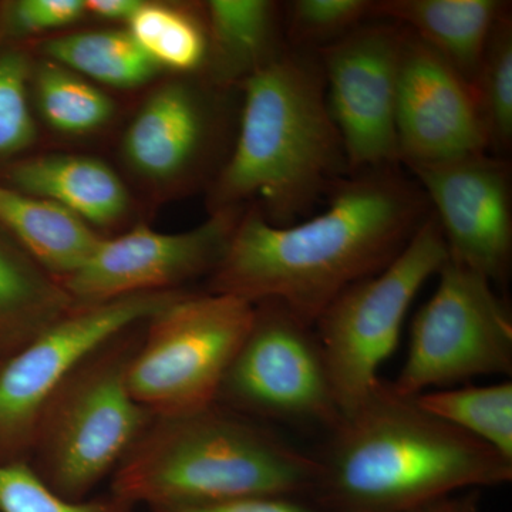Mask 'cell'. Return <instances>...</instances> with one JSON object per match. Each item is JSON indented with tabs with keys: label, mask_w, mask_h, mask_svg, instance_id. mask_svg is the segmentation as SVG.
<instances>
[{
	"label": "cell",
	"mask_w": 512,
	"mask_h": 512,
	"mask_svg": "<svg viewBox=\"0 0 512 512\" xmlns=\"http://www.w3.org/2000/svg\"><path fill=\"white\" fill-rule=\"evenodd\" d=\"M448 258L431 212L386 268L350 285L320 313L313 329L342 414L382 379L380 366L397 348L413 299Z\"/></svg>",
	"instance_id": "8992f818"
},
{
	"label": "cell",
	"mask_w": 512,
	"mask_h": 512,
	"mask_svg": "<svg viewBox=\"0 0 512 512\" xmlns=\"http://www.w3.org/2000/svg\"><path fill=\"white\" fill-rule=\"evenodd\" d=\"M0 181L25 194L56 202L92 227H107L127 214L130 195L113 168L86 156L18 158Z\"/></svg>",
	"instance_id": "2e32d148"
},
{
	"label": "cell",
	"mask_w": 512,
	"mask_h": 512,
	"mask_svg": "<svg viewBox=\"0 0 512 512\" xmlns=\"http://www.w3.org/2000/svg\"><path fill=\"white\" fill-rule=\"evenodd\" d=\"M128 33L158 67L177 73L205 69L208 32L202 18L177 6L143 2L128 22Z\"/></svg>",
	"instance_id": "cb8c5ba5"
},
{
	"label": "cell",
	"mask_w": 512,
	"mask_h": 512,
	"mask_svg": "<svg viewBox=\"0 0 512 512\" xmlns=\"http://www.w3.org/2000/svg\"><path fill=\"white\" fill-rule=\"evenodd\" d=\"M244 212V208L212 212L200 227L178 234L138 225L120 237L103 238L90 258L60 285L74 305L178 291L185 282L215 271Z\"/></svg>",
	"instance_id": "7c38bea8"
},
{
	"label": "cell",
	"mask_w": 512,
	"mask_h": 512,
	"mask_svg": "<svg viewBox=\"0 0 512 512\" xmlns=\"http://www.w3.org/2000/svg\"><path fill=\"white\" fill-rule=\"evenodd\" d=\"M403 33L396 23L369 20L316 52L350 173L400 165L396 101Z\"/></svg>",
	"instance_id": "8fae6325"
},
{
	"label": "cell",
	"mask_w": 512,
	"mask_h": 512,
	"mask_svg": "<svg viewBox=\"0 0 512 512\" xmlns=\"http://www.w3.org/2000/svg\"><path fill=\"white\" fill-rule=\"evenodd\" d=\"M510 12L500 0H375L373 19L410 30L473 83L498 20Z\"/></svg>",
	"instance_id": "e0dca14e"
},
{
	"label": "cell",
	"mask_w": 512,
	"mask_h": 512,
	"mask_svg": "<svg viewBox=\"0 0 512 512\" xmlns=\"http://www.w3.org/2000/svg\"><path fill=\"white\" fill-rule=\"evenodd\" d=\"M416 402L468 436L512 461V383L448 387L420 394Z\"/></svg>",
	"instance_id": "7402d4cb"
},
{
	"label": "cell",
	"mask_w": 512,
	"mask_h": 512,
	"mask_svg": "<svg viewBox=\"0 0 512 512\" xmlns=\"http://www.w3.org/2000/svg\"><path fill=\"white\" fill-rule=\"evenodd\" d=\"M33 64L13 43H0V165H8L35 144L30 104Z\"/></svg>",
	"instance_id": "484cf974"
},
{
	"label": "cell",
	"mask_w": 512,
	"mask_h": 512,
	"mask_svg": "<svg viewBox=\"0 0 512 512\" xmlns=\"http://www.w3.org/2000/svg\"><path fill=\"white\" fill-rule=\"evenodd\" d=\"M396 131L399 164L407 168L490 151L473 86L407 29L400 55Z\"/></svg>",
	"instance_id": "5bb4252c"
},
{
	"label": "cell",
	"mask_w": 512,
	"mask_h": 512,
	"mask_svg": "<svg viewBox=\"0 0 512 512\" xmlns=\"http://www.w3.org/2000/svg\"><path fill=\"white\" fill-rule=\"evenodd\" d=\"M375 0H292L282 6L286 45L319 52L373 20Z\"/></svg>",
	"instance_id": "4316f807"
},
{
	"label": "cell",
	"mask_w": 512,
	"mask_h": 512,
	"mask_svg": "<svg viewBox=\"0 0 512 512\" xmlns=\"http://www.w3.org/2000/svg\"><path fill=\"white\" fill-rule=\"evenodd\" d=\"M439 285L414 316L392 386L404 396L512 375V313L485 276L448 258Z\"/></svg>",
	"instance_id": "ba28073f"
},
{
	"label": "cell",
	"mask_w": 512,
	"mask_h": 512,
	"mask_svg": "<svg viewBox=\"0 0 512 512\" xmlns=\"http://www.w3.org/2000/svg\"><path fill=\"white\" fill-rule=\"evenodd\" d=\"M215 403L259 423L326 433L342 417L315 329L275 301L255 303Z\"/></svg>",
	"instance_id": "9c48e42d"
},
{
	"label": "cell",
	"mask_w": 512,
	"mask_h": 512,
	"mask_svg": "<svg viewBox=\"0 0 512 512\" xmlns=\"http://www.w3.org/2000/svg\"><path fill=\"white\" fill-rule=\"evenodd\" d=\"M43 55L90 82L117 89L141 86L160 70L128 30H94L56 37L45 43Z\"/></svg>",
	"instance_id": "44dd1931"
},
{
	"label": "cell",
	"mask_w": 512,
	"mask_h": 512,
	"mask_svg": "<svg viewBox=\"0 0 512 512\" xmlns=\"http://www.w3.org/2000/svg\"><path fill=\"white\" fill-rule=\"evenodd\" d=\"M185 291L137 293L76 305L0 365V464L28 463L46 403L80 362L111 336L146 322Z\"/></svg>",
	"instance_id": "30bf717a"
},
{
	"label": "cell",
	"mask_w": 512,
	"mask_h": 512,
	"mask_svg": "<svg viewBox=\"0 0 512 512\" xmlns=\"http://www.w3.org/2000/svg\"><path fill=\"white\" fill-rule=\"evenodd\" d=\"M488 148L505 158L512 146V19L507 12L491 33L473 83Z\"/></svg>",
	"instance_id": "d4e9b609"
},
{
	"label": "cell",
	"mask_w": 512,
	"mask_h": 512,
	"mask_svg": "<svg viewBox=\"0 0 512 512\" xmlns=\"http://www.w3.org/2000/svg\"><path fill=\"white\" fill-rule=\"evenodd\" d=\"M208 82L231 89L286 47L284 12L271 0H210L205 5Z\"/></svg>",
	"instance_id": "ac0fdd59"
},
{
	"label": "cell",
	"mask_w": 512,
	"mask_h": 512,
	"mask_svg": "<svg viewBox=\"0 0 512 512\" xmlns=\"http://www.w3.org/2000/svg\"><path fill=\"white\" fill-rule=\"evenodd\" d=\"M0 228L59 282L76 272L103 239L56 202L25 194L2 181Z\"/></svg>",
	"instance_id": "d6986e66"
},
{
	"label": "cell",
	"mask_w": 512,
	"mask_h": 512,
	"mask_svg": "<svg viewBox=\"0 0 512 512\" xmlns=\"http://www.w3.org/2000/svg\"><path fill=\"white\" fill-rule=\"evenodd\" d=\"M74 306L60 282L0 228V340L10 356Z\"/></svg>",
	"instance_id": "ffe728a7"
},
{
	"label": "cell",
	"mask_w": 512,
	"mask_h": 512,
	"mask_svg": "<svg viewBox=\"0 0 512 512\" xmlns=\"http://www.w3.org/2000/svg\"><path fill=\"white\" fill-rule=\"evenodd\" d=\"M439 222L451 261L493 284L512 261L510 163L488 153L409 168Z\"/></svg>",
	"instance_id": "4fadbf2b"
},
{
	"label": "cell",
	"mask_w": 512,
	"mask_h": 512,
	"mask_svg": "<svg viewBox=\"0 0 512 512\" xmlns=\"http://www.w3.org/2000/svg\"><path fill=\"white\" fill-rule=\"evenodd\" d=\"M30 86L43 119L59 133H93L113 116V101L103 90L53 60L33 66Z\"/></svg>",
	"instance_id": "603a6c76"
},
{
	"label": "cell",
	"mask_w": 512,
	"mask_h": 512,
	"mask_svg": "<svg viewBox=\"0 0 512 512\" xmlns=\"http://www.w3.org/2000/svg\"><path fill=\"white\" fill-rule=\"evenodd\" d=\"M146 322L121 330L92 350L40 414L28 464L66 500L90 498L154 419L130 389V369Z\"/></svg>",
	"instance_id": "5b68a950"
},
{
	"label": "cell",
	"mask_w": 512,
	"mask_h": 512,
	"mask_svg": "<svg viewBox=\"0 0 512 512\" xmlns=\"http://www.w3.org/2000/svg\"><path fill=\"white\" fill-rule=\"evenodd\" d=\"M326 198L325 211L291 225L245 211L208 292L279 302L313 326L350 285L386 268L431 214L399 165L350 173Z\"/></svg>",
	"instance_id": "6da1fadb"
},
{
	"label": "cell",
	"mask_w": 512,
	"mask_h": 512,
	"mask_svg": "<svg viewBox=\"0 0 512 512\" xmlns=\"http://www.w3.org/2000/svg\"><path fill=\"white\" fill-rule=\"evenodd\" d=\"M84 0H12L0 3V43L66 28L86 16Z\"/></svg>",
	"instance_id": "f1b7e54d"
},
{
	"label": "cell",
	"mask_w": 512,
	"mask_h": 512,
	"mask_svg": "<svg viewBox=\"0 0 512 512\" xmlns=\"http://www.w3.org/2000/svg\"><path fill=\"white\" fill-rule=\"evenodd\" d=\"M318 457L218 403L151 420L111 476L110 494L148 510L241 498L312 497Z\"/></svg>",
	"instance_id": "277c9868"
},
{
	"label": "cell",
	"mask_w": 512,
	"mask_h": 512,
	"mask_svg": "<svg viewBox=\"0 0 512 512\" xmlns=\"http://www.w3.org/2000/svg\"><path fill=\"white\" fill-rule=\"evenodd\" d=\"M241 109L211 211L252 202L271 224H295L350 174L318 53L286 45L242 83Z\"/></svg>",
	"instance_id": "3957f363"
},
{
	"label": "cell",
	"mask_w": 512,
	"mask_h": 512,
	"mask_svg": "<svg viewBox=\"0 0 512 512\" xmlns=\"http://www.w3.org/2000/svg\"><path fill=\"white\" fill-rule=\"evenodd\" d=\"M221 92L208 80H175L151 94L124 136L123 156L131 170L150 183L201 180L224 140Z\"/></svg>",
	"instance_id": "9a60e30c"
},
{
	"label": "cell",
	"mask_w": 512,
	"mask_h": 512,
	"mask_svg": "<svg viewBox=\"0 0 512 512\" xmlns=\"http://www.w3.org/2000/svg\"><path fill=\"white\" fill-rule=\"evenodd\" d=\"M87 15L96 16L110 22H130L137 10L143 5V0H87Z\"/></svg>",
	"instance_id": "4dcf8cb0"
},
{
	"label": "cell",
	"mask_w": 512,
	"mask_h": 512,
	"mask_svg": "<svg viewBox=\"0 0 512 512\" xmlns=\"http://www.w3.org/2000/svg\"><path fill=\"white\" fill-rule=\"evenodd\" d=\"M254 312L237 296L184 292L144 326L130 369L134 399L154 417L215 403Z\"/></svg>",
	"instance_id": "52a82bcc"
},
{
	"label": "cell",
	"mask_w": 512,
	"mask_h": 512,
	"mask_svg": "<svg viewBox=\"0 0 512 512\" xmlns=\"http://www.w3.org/2000/svg\"><path fill=\"white\" fill-rule=\"evenodd\" d=\"M481 491L471 490L450 495L436 503L410 512H480Z\"/></svg>",
	"instance_id": "1f68e13d"
},
{
	"label": "cell",
	"mask_w": 512,
	"mask_h": 512,
	"mask_svg": "<svg viewBox=\"0 0 512 512\" xmlns=\"http://www.w3.org/2000/svg\"><path fill=\"white\" fill-rule=\"evenodd\" d=\"M151 512H328L312 497H271L241 498L224 503L201 505H173V507L151 508Z\"/></svg>",
	"instance_id": "f546056e"
},
{
	"label": "cell",
	"mask_w": 512,
	"mask_h": 512,
	"mask_svg": "<svg viewBox=\"0 0 512 512\" xmlns=\"http://www.w3.org/2000/svg\"><path fill=\"white\" fill-rule=\"evenodd\" d=\"M328 436L312 495L328 512H410L512 480L511 460L389 380L380 379Z\"/></svg>",
	"instance_id": "7a4b0ae2"
},
{
	"label": "cell",
	"mask_w": 512,
	"mask_h": 512,
	"mask_svg": "<svg viewBox=\"0 0 512 512\" xmlns=\"http://www.w3.org/2000/svg\"><path fill=\"white\" fill-rule=\"evenodd\" d=\"M116 495L70 501L42 483L26 461L0 464V512H136Z\"/></svg>",
	"instance_id": "83f0119b"
}]
</instances>
